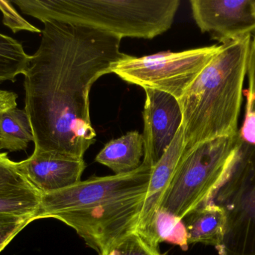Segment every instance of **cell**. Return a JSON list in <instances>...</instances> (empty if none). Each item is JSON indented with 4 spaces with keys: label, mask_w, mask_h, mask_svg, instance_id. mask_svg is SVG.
<instances>
[{
    "label": "cell",
    "mask_w": 255,
    "mask_h": 255,
    "mask_svg": "<svg viewBox=\"0 0 255 255\" xmlns=\"http://www.w3.org/2000/svg\"><path fill=\"white\" fill-rule=\"evenodd\" d=\"M119 36L77 24L43 23L38 49L24 75L25 108L34 151L83 159L96 142L90 92L128 56Z\"/></svg>",
    "instance_id": "obj_1"
},
{
    "label": "cell",
    "mask_w": 255,
    "mask_h": 255,
    "mask_svg": "<svg viewBox=\"0 0 255 255\" xmlns=\"http://www.w3.org/2000/svg\"><path fill=\"white\" fill-rule=\"evenodd\" d=\"M252 35L227 42L180 97L184 151L238 134Z\"/></svg>",
    "instance_id": "obj_2"
},
{
    "label": "cell",
    "mask_w": 255,
    "mask_h": 255,
    "mask_svg": "<svg viewBox=\"0 0 255 255\" xmlns=\"http://www.w3.org/2000/svg\"><path fill=\"white\" fill-rule=\"evenodd\" d=\"M43 23L77 24L124 37L153 39L172 27L179 0H16Z\"/></svg>",
    "instance_id": "obj_3"
},
{
    "label": "cell",
    "mask_w": 255,
    "mask_h": 255,
    "mask_svg": "<svg viewBox=\"0 0 255 255\" xmlns=\"http://www.w3.org/2000/svg\"><path fill=\"white\" fill-rule=\"evenodd\" d=\"M242 144L238 133L202 142L183 153L158 210L183 220L208 203L232 172Z\"/></svg>",
    "instance_id": "obj_4"
},
{
    "label": "cell",
    "mask_w": 255,
    "mask_h": 255,
    "mask_svg": "<svg viewBox=\"0 0 255 255\" xmlns=\"http://www.w3.org/2000/svg\"><path fill=\"white\" fill-rule=\"evenodd\" d=\"M210 202L227 214L218 255H255V147L243 142L232 172Z\"/></svg>",
    "instance_id": "obj_5"
},
{
    "label": "cell",
    "mask_w": 255,
    "mask_h": 255,
    "mask_svg": "<svg viewBox=\"0 0 255 255\" xmlns=\"http://www.w3.org/2000/svg\"><path fill=\"white\" fill-rule=\"evenodd\" d=\"M220 49L221 45H213L142 57L128 55L112 73L128 83L168 93L178 100Z\"/></svg>",
    "instance_id": "obj_6"
},
{
    "label": "cell",
    "mask_w": 255,
    "mask_h": 255,
    "mask_svg": "<svg viewBox=\"0 0 255 255\" xmlns=\"http://www.w3.org/2000/svg\"><path fill=\"white\" fill-rule=\"evenodd\" d=\"M145 196L146 193L124 196L51 218L73 228L97 255H109L121 240L137 230Z\"/></svg>",
    "instance_id": "obj_7"
},
{
    "label": "cell",
    "mask_w": 255,
    "mask_h": 255,
    "mask_svg": "<svg viewBox=\"0 0 255 255\" xmlns=\"http://www.w3.org/2000/svg\"><path fill=\"white\" fill-rule=\"evenodd\" d=\"M152 166L142 163L128 173L93 177L54 193L42 195L34 220L51 218L55 214L82 208L124 196L147 193Z\"/></svg>",
    "instance_id": "obj_8"
},
{
    "label": "cell",
    "mask_w": 255,
    "mask_h": 255,
    "mask_svg": "<svg viewBox=\"0 0 255 255\" xmlns=\"http://www.w3.org/2000/svg\"><path fill=\"white\" fill-rule=\"evenodd\" d=\"M193 19L202 32L223 43L255 33V0H191Z\"/></svg>",
    "instance_id": "obj_9"
},
{
    "label": "cell",
    "mask_w": 255,
    "mask_h": 255,
    "mask_svg": "<svg viewBox=\"0 0 255 255\" xmlns=\"http://www.w3.org/2000/svg\"><path fill=\"white\" fill-rule=\"evenodd\" d=\"M142 111L143 160L154 166L161 158L182 125L179 102L163 91L145 88Z\"/></svg>",
    "instance_id": "obj_10"
},
{
    "label": "cell",
    "mask_w": 255,
    "mask_h": 255,
    "mask_svg": "<svg viewBox=\"0 0 255 255\" xmlns=\"http://www.w3.org/2000/svg\"><path fill=\"white\" fill-rule=\"evenodd\" d=\"M19 172L43 194L60 191L80 182L86 168L83 159L33 151L16 163Z\"/></svg>",
    "instance_id": "obj_11"
},
{
    "label": "cell",
    "mask_w": 255,
    "mask_h": 255,
    "mask_svg": "<svg viewBox=\"0 0 255 255\" xmlns=\"http://www.w3.org/2000/svg\"><path fill=\"white\" fill-rule=\"evenodd\" d=\"M184 131L181 126L169 148L152 167L145 203L138 226L140 234L152 247L159 249L154 235V222L159 205L184 151Z\"/></svg>",
    "instance_id": "obj_12"
},
{
    "label": "cell",
    "mask_w": 255,
    "mask_h": 255,
    "mask_svg": "<svg viewBox=\"0 0 255 255\" xmlns=\"http://www.w3.org/2000/svg\"><path fill=\"white\" fill-rule=\"evenodd\" d=\"M42 193L19 172L16 163L0 152V214L30 217L34 221Z\"/></svg>",
    "instance_id": "obj_13"
},
{
    "label": "cell",
    "mask_w": 255,
    "mask_h": 255,
    "mask_svg": "<svg viewBox=\"0 0 255 255\" xmlns=\"http://www.w3.org/2000/svg\"><path fill=\"white\" fill-rule=\"evenodd\" d=\"M190 244H201L215 248L223 244L228 227L227 214L220 205L209 202L183 220Z\"/></svg>",
    "instance_id": "obj_14"
},
{
    "label": "cell",
    "mask_w": 255,
    "mask_h": 255,
    "mask_svg": "<svg viewBox=\"0 0 255 255\" xmlns=\"http://www.w3.org/2000/svg\"><path fill=\"white\" fill-rule=\"evenodd\" d=\"M143 154L142 135L130 131L108 142L97 154L95 161L112 169L115 175H121L137 169L142 164Z\"/></svg>",
    "instance_id": "obj_15"
},
{
    "label": "cell",
    "mask_w": 255,
    "mask_h": 255,
    "mask_svg": "<svg viewBox=\"0 0 255 255\" xmlns=\"http://www.w3.org/2000/svg\"><path fill=\"white\" fill-rule=\"evenodd\" d=\"M34 135L28 115L24 109H10L0 115V151H25Z\"/></svg>",
    "instance_id": "obj_16"
},
{
    "label": "cell",
    "mask_w": 255,
    "mask_h": 255,
    "mask_svg": "<svg viewBox=\"0 0 255 255\" xmlns=\"http://www.w3.org/2000/svg\"><path fill=\"white\" fill-rule=\"evenodd\" d=\"M31 60L20 42L0 33V83L14 82L19 75L24 76Z\"/></svg>",
    "instance_id": "obj_17"
},
{
    "label": "cell",
    "mask_w": 255,
    "mask_h": 255,
    "mask_svg": "<svg viewBox=\"0 0 255 255\" xmlns=\"http://www.w3.org/2000/svg\"><path fill=\"white\" fill-rule=\"evenodd\" d=\"M154 235L157 245L168 243L178 246L183 251L188 250L187 233L184 221L166 211H157L154 222Z\"/></svg>",
    "instance_id": "obj_18"
},
{
    "label": "cell",
    "mask_w": 255,
    "mask_h": 255,
    "mask_svg": "<svg viewBox=\"0 0 255 255\" xmlns=\"http://www.w3.org/2000/svg\"><path fill=\"white\" fill-rule=\"evenodd\" d=\"M109 255H162L159 249L152 247L140 234H129L111 250Z\"/></svg>",
    "instance_id": "obj_19"
},
{
    "label": "cell",
    "mask_w": 255,
    "mask_h": 255,
    "mask_svg": "<svg viewBox=\"0 0 255 255\" xmlns=\"http://www.w3.org/2000/svg\"><path fill=\"white\" fill-rule=\"evenodd\" d=\"M31 222L30 217L0 214V253Z\"/></svg>",
    "instance_id": "obj_20"
},
{
    "label": "cell",
    "mask_w": 255,
    "mask_h": 255,
    "mask_svg": "<svg viewBox=\"0 0 255 255\" xmlns=\"http://www.w3.org/2000/svg\"><path fill=\"white\" fill-rule=\"evenodd\" d=\"M0 11L2 13V22L4 25L8 27L13 33L21 31H29L32 33H40L42 30L30 23L24 19L17 10L12 6L11 1L0 0Z\"/></svg>",
    "instance_id": "obj_21"
},
{
    "label": "cell",
    "mask_w": 255,
    "mask_h": 255,
    "mask_svg": "<svg viewBox=\"0 0 255 255\" xmlns=\"http://www.w3.org/2000/svg\"><path fill=\"white\" fill-rule=\"evenodd\" d=\"M247 74L248 76L249 88L244 91L247 96V103L252 110L255 112V33L251 37L248 60H247Z\"/></svg>",
    "instance_id": "obj_22"
},
{
    "label": "cell",
    "mask_w": 255,
    "mask_h": 255,
    "mask_svg": "<svg viewBox=\"0 0 255 255\" xmlns=\"http://www.w3.org/2000/svg\"><path fill=\"white\" fill-rule=\"evenodd\" d=\"M238 133L244 143L255 147V112L247 103L244 124Z\"/></svg>",
    "instance_id": "obj_23"
},
{
    "label": "cell",
    "mask_w": 255,
    "mask_h": 255,
    "mask_svg": "<svg viewBox=\"0 0 255 255\" xmlns=\"http://www.w3.org/2000/svg\"><path fill=\"white\" fill-rule=\"evenodd\" d=\"M18 96L13 91L0 89V115L17 106Z\"/></svg>",
    "instance_id": "obj_24"
}]
</instances>
